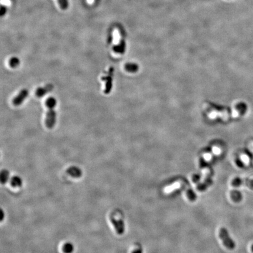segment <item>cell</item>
Segmentation results:
<instances>
[{
	"mask_svg": "<svg viewBox=\"0 0 253 253\" xmlns=\"http://www.w3.org/2000/svg\"><path fill=\"white\" fill-rule=\"evenodd\" d=\"M56 105V100L52 97H50L46 101V106L48 108L46 113L45 123L48 128H52L56 122V113L54 107Z\"/></svg>",
	"mask_w": 253,
	"mask_h": 253,
	"instance_id": "6da1fadb",
	"label": "cell"
},
{
	"mask_svg": "<svg viewBox=\"0 0 253 253\" xmlns=\"http://www.w3.org/2000/svg\"><path fill=\"white\" fill-rule=\"evenodd\" d=\"M219 237L223 241L224 245H225L229 250H233L236 244L234 241L229 236V233L227 229L221 228L219 231Z\"/></svg>",
	"mask_w": 253,
	"mask_h": 253,
	"instance_id": "7a4b0ae2",
	"label": "cell"
},
{
	"mask_svg": "<svg viewBox=\"0 0 253 253\" xmlns=\"http://www.w3.org/2000/svg\"><path fill=\"white\" fill-rule=\"evenodd\" d=\"M114 72L113 67H111L108 72L106 76H103L102 77V80L106 82V88L104 90V93L108 94L110 92L112 87V80H113V76Z\"/></svg>",
	"mask_w": 253,
	"mask_h": 253,
	"instance_id": "3957f363",
	"label": "cell"
},
{
	"mask_svg": "<svg viewBox=\"0 0 253 253\" xmlns=\"http://www.w3.org/2000/svg\"><path fill=\"white\" fill-rule=\"evenodd\" d=\"M111 221L115 226L116 232L120 235L123 234L125 231V224L123 219H116L115 217H111Z\"/></svg>",
	"mask_w": 253,
	"mask_h": 253,
	"instance_id": "277c9868",
	"label": "cell"
},
{
	"mask_svg": "<svg viewBox=\"0 0 253 253\" xmlns=\"http://www.w3.org/2000/svg\"><path fill=\"white\" fill-rule=\"evenodd\" d=\"M28 96V91L26 89H23L18 93V94L16 96V97L14 98L12 100V103L15 106H20L25 100V98L27 97Z\"/></svg>",
	"mask_w": 253,
	"mask_h": 253,
	"instance_id": "5b68a950",
	"label": "cell"
},
{
	"mask_svg": "<svg viewBox=\"0 0 253 253\" xmlns=\"http://www.w3.org/2000/svg\"><path fill=\"white\" fill-rule=\"evenodd\" d=\"M67 173L74 178H79L83 175L82 169L76 166H72L69 167L67 170Z\"/></svg>",
	"mask_w": 253,
	"mask_h": 253,
	"instance_id": "8992f818",
	"label": "cell"
},
{
	"mask_svg": "<svg viewBox=\"0 0 253 253\" xmlns=\"http://www.w3.org/2000/svg\"><path fill=\"white\" fill-rule=\"evenodd\" d=\"M53 89V86L51 84H48L43 87H39L36 90V95L38 97H42L44 96L46 93L52 91Z\"/></svg>",
	"mask_w": 253,
	"mask_h": 253,
	"instance_id": "52a82bcc",
	"label": "cell"
},
{
	"mask_svg": "<svg viewBox=\"0 0 253 253\" xmlns=\"http://www.w3.org/2000/svg\"><path fill=\"white\" fill-rule=\"evenodd\" d=\"M10 182H11V185L14 188H19L22 185V183H23L22 179L19 176H18V175L12 176L11 178Z\"/></svg>",
	"mask_w": 253,
	"mask_h": 253,
	"instance_id": "ba28073f",
	"label": "cell"
},
{
	"mask_svg": "<svg viewBox=\"0 0 253 253\" xmlns=\"http://www.w3.org/2000/svg\"><path fill=\"white\" fill-rule=\"evenodd\" d=\"M10 179V173L7 169H4L1 172L0 180L2 184L6 183Z\"/></svg>",
	"mask_w": 253,
	"mask_h": 253,
	"instance_id": "9c48e42d",
	"label": "cell"
},
{
	"mask_svg": "<svg viewBox=\"0 0 253 253\" xmlns=\"http://www.w3.org/2000/svg\"><path fill=\"white\" fill-rule=\"evenodd\" d=\"M74 250V245L71 242H66L63 246V251L65 253H73Z\"/></svg>",
	"mask_w": 253,
	"mask_h": 253,
	"instance_id": "30bf717a",
	"label": "cell"
},
{
	"mask_svg": "<svg viewBox=\"0 0 253 253\" xmlns=\"http://www.w3.org/2000/svg\"><path fill=\"white\" fill-rule=\"evenodd\" d=\"M20 61L18 58L16 57H12L9 62V64L10 66L12 68H15L19 65Z\"/></svg>",
	"mask_w": 253,
	"mask_h": 253,
	"instance_id": "8fae6325",
	"label": "cell"
},
{
	"mask_svg": "<svg viewBox=\"0 0 253 253\" xmlns=\"http://www.w3.org/2000/svg\"><path fill=\"white\" fill-rule=\"evenodd\" d=\"M231 197L233 198V199L236 202H238L239 201H240L242 199V195L241 193L240 192L238 191H234L233 192L231 193Z\"/></svg>",
	"mask_w": 253,
	"mask_h": 253,
	"instance_id": "7c38bea8",
	"label": "cell"
},
{
	"mask_svg": "<svg viewBox=\"0 0 253 253\" xmlns=\"http://www.w3.org/2000/svg\"><path fill=\"white\" fill-rule=\"evenodd\" d=\"M58 3L60 7L63 10H66L69 7V1L68 0H58Z\"/></svg>",
	"mask_w": 253,
	"mask_h": 253,
	"instance_id": "4fadbf2b",
	"label": "cell"
},
{
	"mask_svg": "<svg viewBox=\"0 0 253 253\" xmlns=\"http://www.w3.org/2000/svg\"><path fill=\"white\" fill-rule=\"evenodd\" d=\"M125 69L130 72H135L137 70V66L133 63H127L125 66Z\"/></svg>",
	"mask_w": 253,
	"mask_h": 253,
	"instance_id": "5bb4252c",
	"label": "cell"
},
{
	"mask_svg": "<svg viewBox=\"0 0 253 253\" xmlns=\"http://www.w3.org/2000/svg\"><path fill=\"white\" fill-rule=\"evenodd\" d=\"M187 196H188V198L191 200H194L196 199V195L195 194L193 193V192L189 189L187 191Z\"/></svg>",
	"mask_w": 253,
	"mask_h": 253,
	"instance_id": "9a60e30c",
	"label": "cell"
},
{
	"mask_svg": "<svg viewBox=\"0 0 253 253\" xmlns=\"http://www.w3.org/2000/svg\"><path fill=\"white\" fill-rule=\"evenodd\" d=\"M238 109L239 113H244V112H245V110L247 109V106H246L245 104H240L238 106Z\"/></svg>",
	"mask_w": 253,
	"mask_h": 253,
	"instance_id": "2e32d148",
	"label": "cell"
},
{
	"mask_svg": "<svg viewBox=\"0 0 253 253\" xmlns=\"http://www.w3.org/2000/svg\"><path fill=\"white\" fill-rule=\"evenodd\" d=\"M7 11V7L5 6L2 5L1 6V8H0V16H1V17L4 16L5 15Z\"/></svg>",
	"mask_w": 253,
	"mask_h": 253,
	"instance_id": "e0dca14e",
	"label": "cell"
},
{
	"mask_svg": "<svg viewBox=\"0 0 253 253\" xmlns=\"http://www.w3.org/2000/svg\"><path fill=\"white\" fill-rule=\"evenodd\" d=\"M132 253H142V250L141 248H139L138 249L135 250Z\"/></svg>",
	"mask_w": 253,
	"mask_h": 253,
	"instance_id": "ac0fdd59",
	"label": "cell"
},
{
	"mask_svg": "<svg viewBox=\"0 0 253 253\" xmlns=\"http://www.w3.org/2000/svg\"><path fill=\"white\" fill-rule=\"evenodd\" d=\"M251 251H252V252L253 253V244L251 245Z\"/></svg>",
	"mask_w": 253,
	"mask_h": 253,
	"instance_id": "d6986e66",
	"label": "cell"
}]
</instances>
